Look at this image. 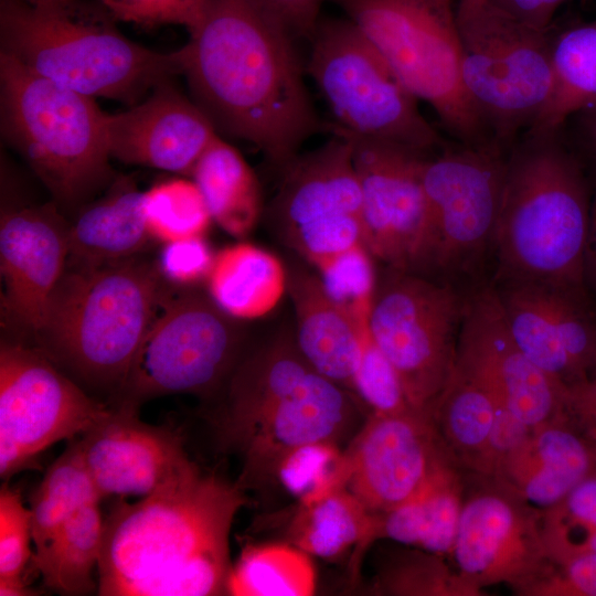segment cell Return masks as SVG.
<instances>
[{
    "label": "cell",
    "instance_id": "cell-28",
    "mask_svg": "<svg viewBox=\"0 0 596 596\" xmlns=\"http://www.w3.org/2000/svg\"><path fill=\"white\" fill-rule=\"evenodd\" d=\"M499 400L490 385L456 355L430 418L449 454L467 475L488 473Z\"/></svg>",
    "mask_w": 596,
    "mask_h": 596
},
{
    "label": "cell",
    "instance_id": "cell-9",
    "mask_svg": "<svg viewBox=\"0 0 596 596\" xmlns=\"http://www.w3.org/2000/svg\"><path fill=\"white\" fill-rule=\"evenodd\" d=\"M244 336L237 319L209 295L164 287L111 406L138 409L162 395L214 392L241 362Z\"/></svg>",
    "mask_w": 596,
    "mask_h": 596
},
{
    "label": "cell",
    "instance_id": "cell-14",
    "mask_svg": "<svg viewBox=\"0 0 596 596\" xmlns=\"http://www.w3.org/2000/svg\"><path fill=\"white\" fill-rule=\"evenodd\" d=\"M42 351L2 341L0 348V476L30 468L57 441L84 435L111 411Z\"/></svg>",
    "mask_w": 596,
    "mask_h": 596
},
{
    "label": "cell",
    "instance_id": "cell-17",
    "mask_svg": "<svg viewBox=\"0 0 596 596\" xmlns=\"http://www.w3.org/2000/svg\"><path fill=\"white\" fill-rule=\"evenodd\" d=\"M342 135L352 143L366 248L387 267L413 272L426 222L422 167L427 155Z\"/></svg>",
    "mask_w": 596,
    "mask_h": 596
},
{
    "label": "cell",
    "instance_id": "cell-30",
    "mask_svg": "<svg viewBox=\"0 0 596 596\" xmlns=\"http://www.w3.org/2000/svg\"><path fill=\"white\" fill-rule=\"evenodd\" d=\"M209 296L240 320L266 316L287 289V270L264 248L240 243L220 251L206 278Z\"/></svg>",
    "mask_w": 596,
    "mask_h": 596
},
{
    "label": "cell",
    "instance_id": "cell-10",
    "mask_svg": "<svg viewBox=\"0 0 596 596\" xmlns=\"http://www.w3.org/2000/svg\"><path fill=\"white\" fill-rule=\"evenodd\" d=\"M458 24L465 88L494 142L510 150L552 97V35L489 4Z\"/></svg>",
    "mask_w": 596,
    "mask_h": 596
},
{
    "label": "cell",
    "instance_id": "cell-12",
    "mask_svg": "<svg viewBox=\"0 0 596 596\" xmlns=\"http://www.w3.org/2000/svg\"><path fill=\"white\" fill-rule=\"evenodd\" d=\"M508 153L460 143L424 158L426 222L412 273L457 268L493 243Z\"/></svg>",
    "mask_w": 596,
    "mask_h": 596
},
{
    "label": "cell",
    "instance_id": "cell-43",
    "mask_svg": "<svg viewBox=\"0 0 596 596\" xmlns=\"http://www.w3.org/2000/svg\"><path fill=\"white\" fill-rule=\"evenodd\" d=\"M31 510L3 485L0 491V578L21 577L32 560Z\"/></svg>",
    "mask_w": 596,
    "mask_h": 596
},
{
    "label": "cell",
    "instance_id": "cell-33",
    "mask_svg": "<svg viewBox=\"0 0 596 596\" xmlns=\"http://www.w3.org/2000/svg\"><path fill=\"white\" fill-rule=\"evenodd\" d=\"M552 97L525 134L556 132L567 117L596 100V20L552 36Z\"/></svg>",
    "mask_w": 596,
    "mask_h": 596
},
{
    "label": "cell",
    "instance_id": "cell-19",
    "mask_svg": "<svg viewBox=\"0 0 596 596\" xmlns=\"http://www.w3.org/2000/svg\"><path fill=\"white\" fill-rule=\"evenodd\" d=\"M457 356L526 426L570 418V389L520 350L505 326L496 290L485 289L466 304Z\"/></svg>",
    "mask_w": 596,
    "mask_h": 596
},
{
    "label": "cell",
    "instance_id": "cell-40",
    "mask_svg": "<svg viewBox=\"0 0 596 596\" xmlns=\"http://www.w3.org/2000/svg\"><path fill=\"white\" fill-rule=\"evenodd\" d=\"M349 478L345 450L341 445L328 441L306 444L291 450L276 470V483L300 503L348 488Z\"/></svg>",
    "mask_w": 596,
    "mask_h": 596
},
{
    "label": "cell",
    "instance_id": "cell-16",
    "mask_svg": "<svg viewBox=\"0 0 596 596\" xmlns=\"http://www.w3.org/2000/svg\"><path fill=\"white\" fill-rule=\"evenodd\" d=\"M344 450L348 488L373 512L406 503L457 465L430 416L418 412L369 413Z\"/></svg>",
    "mask_w": 596,
    "mask_h": 596
},
{
    "label": "cell",
    "instance_id": "cell-48",
    "mask_svg": "<svg viewBox=\"0 0 596 596\" xmlns=\"http://www.w3.org/2000/svg\"><path fill=\"white\" fill-rule=\"evenodd\" d=\"M558 134L577 157L589 159L596 167V100L567 117Z\"/></svg>",
    "mask_w": 596,
    "mask_h": 596
},
{
    "label": "cell",
    "instance_id": "cell-4",
    "mask_svg": "<svg viewBox=\"0 0 596 596\" xmlns=\"http://www.w3.org/2000/svg\"><path fill=\"white\" fill-rule=\"evenodd\" d=\"M115 20L96 0H0V52L72 91L134 105L182 74L180 52L147 49Z\"/></svg>",
    "mask_w": 596,
    "mask_h": 596
},
{
    "label": "cell",
    "instance_id": "cell-25",
    "mask_svg": "<svg viewBox=\"0 0 596 596\" xmlns=\"http://www.w3.org/2000/svg\"><path fill=\"white\" fill-rule=\"evenodd\" d=\"M287 290L300 353L318 374L353 393L362 326L329 296L317 273L292 265L287 272Z\"/></svg>",
    "mask_w": 596,
    "mask_h": 596
},
{
    "label": "cell",
    "instance_id": "cell-50",
    "mask_svg": "<svg viewBox=\"0 0 596 596\" xmlns=\"http://www.w3.org/2000/svg\"><path fill=\"white\" fill-rule=\"evenodd\" d=\"M565 0H488L489 6L529 26L549 30L550 23Z\"/></svg>",
    "mask_w": 596,
    "mask_h": 596
},
{
    "label": "cell",
    "instance_id": "cell-54",
    "mask_svg": "<svg viewBox=\"0 0 596 596\" xmlns=\"http://www.w3.org/2000/svg\"><path fill=\"white\" fill-rule=\"evenodd\" d=\"M588 379L596 382V358L594 360V363L589 370V373H588Z\"/></svg>",
    "mask_w": 596,
    "mask_h": 596
},
{
    "label": "cell",
    "instance_id": "cell-51",
    "mask_svg": "<svg viewBox=\"0 0 596 596\" xmlns=\"http://www.w3.org/2000/svg\"><path fill=\"white\" fill-rule=\"evenodd\" d=\"M1 596H30L39 595V592L30 588L21 577L0 578Z\"/></svg>",
    "mask_w": 596,
    "mask_h": 596
},
{
    "label": "cell",
    "instance_id": "cell-42",
    "mask_svg": "<svg viewBox=\"0 0 596 596\" xmlns=\"http://www.w3.org/2000/svg\"><path fill=\"white\" fill-rule=\"evenodd\" d=\"M372 257L362 245L337 256L317 272L329 296L359 326L369 322L376 287Z\"/></svg>",
    "mask_w": 596,
    "mask_h": 596
},
{
    "label": "cell",
    "instance_id": "cell-29",
    "mask_svg": "<svg viewBox=\"0 0 596 596\" xmlns=\"http://www.w3.org/2000/svg\"><path fill=\"white\" fill-rule=\"evenodd\" d=\"M71 264H104L138 256L151 236L143 213V191L128 178L116 180L85 207L67 230Z\"/></svg>",
    "mask_w": 596,
    "mask_h": 596
},
{
    "label": "cell",
    "instance_id": "cell-11",
    "mask_svg": "<svg viewBox=\"0 0 596 596\" xmlns=\"http://www.w3.org/2000/svg\"><path fill=\"white\" fill-rule=\"evenodd\" d=\"M466 304L447 285L389 267L376 281L369 330L411 406L430 416L456 362Z\"/></svg>",
    "mask_w": 596,
    "mask_h": 596
},
{
    "label": "cell",
    "instance_id": "cell-53",
    "mask_svg": "<svg viewBox=\"0 0 596 596\" xmlns=\"http://www.w3.org/2000/svg\"><path fill=\"white\" fill-rule=\"evenodd\" d=\"M592 242L594 264L596 267V184L593 199H590V223H589V236L588 243Z\"/></svg>",
    "mask_w": 596,
    "mask_h": 596
},
{
    "label": "cell",
    "instance_id": "cell-8",
    "mask_svg": "<svg viewBox=\"0 0 596 596\" xmlns=\"http://www.w3.org/2000/svg\"><path fill=\"white\" fill-rule=\"evenodd\" d=\"M310 42L307 71L333 118L332 131L427 156L445 148L418 99L350 19L319 20Z\"/></svg>",
    "mask_w": 596,
    "mask_h": 596
},
{
    "label": "cell",
    "instance_id": "cell-49",
    "mask_svg": "<svg viewBox=\"0 0 596 596\" xmlns=\"http://www.w3.org/2000/svg\"><path fill=\"white\" fill-rule=\"evenodd\" d=\"M568 414L596 455V382L588 379L570 387Z\"/></svg>",
    "mask_w": 596,
    "mask_h": 596
},
{
    "label": "cell",
    "instance_id": "cell-37",
    "mask_svg": "<svg viewBox=\"0 0 596 596\" xmlns=\"http://www.w3.org/2000/svg\"><path fill=\"white\" fill-rule=\"evenodd\" d=\"M371 592L387 596H485L446 556L405 545L381 557Z\"/></svg>",
    "mask_w": 596,
    "mask_h": 596
},
{
    "label": "cell",
    "instance_id": "cell-44",
    "mask_svg": "<svg viewBox=\"0 0 596 596\" xmlns=\"http://www.w3.org/2000/svg\"><path fill=\"white\" fill-rule=\"evenodd\" d=\"M116 20L143 28L164 24L184 26L189 33L201 23L209 0H96Z\"/></svg>",
    "mask_w": 596,
    "mask_h": 596
},
{
    "label": "cell",
    "instance_id": "cell-46",
    "mask_svg": "<svg viewBox=\"0 0 596 596\" xmlns=\"http://www.w3.org/2000/svg\"><path fill=\"white\" fill-rule=\"evenodd\" d=\"M523 596H596V553L553 565Z\"/></svg>",
    "mask_w": 596,
    "mask_h": 596
},
{
    "label": "cell",
    "instance_id": "cell-32",
    "mask_svg": "<svg viewBox=\"0 0 596 596\" xmlns=\"http://www.w3.org/2000/svg\"><path fill=\"white\" fill-rule=\"evenodd\" d=\"M297 504L284 512L286 542L310 556L334 561L354 552L371 530L375 512L349 488L331 492L316 501Z\"/></svg>",
    "mask_w": 596,
    "mask_h": 596
},
{
    "label": "cell",
    "instance_id": "cell-26",
    "mask_svg": "<svg viewBox=\"0 0 596 596\" xmlns=\"http://www.w3.org/2000/svg\"><path fill=\"white\" fill-rule=\"evenodd\" d=\"M316 372L300 353L295 334L284 330L242 359L216 416L219 441L245 428L298 390Z\"/></svg>",
    "mask_w": 596,
    "mask_h": 596
},
{
    "label": "cell",
    "instance_id": "cell-52",
    "mask_svg": "<svg viewBox=\"0 0 596 596\" xmlns=\"http://www.w3.org/2000/svg\"><path fill=\"white\" fill-rule=\"evenodd\" d=\"M488 0H458L457 2V20L458 23L473 17L483 7H486Z\"/></svg>",
    "mask_w": 596,
    "mask_h": 596
},
{
    "label": "cell",
    "instance_id": "cell-21",
    "mask_svg": "<svg viewBox=\"0 0 596 596\" xmlns=\"http://www.w3.org/2000/svg\"><path fill=\"white\" fill-rule=\"evenodd\" d=\"M78 445L102 499L143 498L193 462L177 432L147 424L138 409L123 406H113Z\"/></svg>",
    "mask_w": 596,
    "mask_h": 596
},
{
    "label": "cell",
    "instance_id": "cell-34",
    "mask_svg": "<svg viewBox=\"0 0 596 596\" xmlns=\"http://www.w3.org/2000/svg\"><path fill=\"white\" fill-rule=\"evenodd\" d=\"M100 500L84 504L62 528L47 550L32 560L47 587L62 595L97 590L94 572L102 551L104 519Z\"/></svg>",
    "mask_w": 596,
    "mask_h": 596
},
{
    "label": "cell",
    "instance_id": "cell-22",
    "mask_svg": "<svg viewBox=\"0 0 596 596\" xmlns=\"http://www.w3.org/2000/svg\"><path fill=\"white\" fill-rule=\"evenodd\" d=\"M106 132L111 158L189 177L201 155L220 136L200 106L170 82L160 84L127 110L107 114Z\"/></svg>",
    "mask_w": 596,
    "mask_h": 596
},
{
    "label": "cell",
    "instance_id": "cell-2",
    "mask_svg": "<svg viewBox=\"0 0 596 596\" xmlns=\"http://www.w3.org/2000/svg\"><path fill=\"white\" fill-rule=\"evenodd\" d=\"M244 489L193 461L104 519L97 568L103 596L225 595L228 538Z\"/></svg>",
    "mask_w": 596,
    "mask_h": 596
},
{
    "label": "cell",
    "instance_id": "cell-23",
    "mask_svg": "<svg viewBox=\"0 0 596 596\" xmlns=\"http://www.w3.org/2000/svg\"><path fill=\"white\" fill-rule=\"evenodd\" d=\"M496 292L512 339L534 364L568 389L585 381L566 351L584 315L578 290L503 281Z\"/></svg>",
    "mask_w": 596,
    "mask_h": 596
},
{
    "label": "cell",
    "instance_id": "cell-36",
    "mask_svg": "<svg viewBox=\"0 0 596 596\" xmlns=\"http://www.w3.org/2000/svg\"><path fill=\"white\" fill-rule=\"evenodd\" d=\"M102 500L86 470L78 441L49 467L31 502L34 554L40 557L64 524L87 502Z\"/></svg>",
    "mask_w": 596,
    "mask_h": 596
},
{
    "label": "cell",
    "instance_id": "cell-35",
    "mask_svg": "<svg viewBox=\"0 0 596 596\" xmlns=\"http://www.w3.org/2000/svg\"><path fill=\"white\" fill-rule=\"evenodd\" d=\"M317 573L311 556L288 542L244 546L225 583L232 596H310Z\"/></svg>",
    "mask_w": 596,
    "mask_h": 596
},
{
    "label": "cell",
    "instance_id": "cell-27",
    "mask_svg": "<svg viewBox=\"0 0 596 596\" xmlns=\"http://www.w3.org/2000/svg\"><path fill=\"white\" fill-rule=\"evenodd\" d=\"M466 477L460 467L449 466L406 503L376 512L364 542L352 554L351 565L359 566L366 549L381 539L450 557L465 499Z\"/></svg>",
    "mask_w": 596,
    "mask_h": 596
},
{
    "label": "cell",
    "instance_id": "cell-47",
    "mask_svg": "<svg viewBox=\"0 0 596 596\" xmlns=\"http://www.w3.org/2000/svg\"><path fill=\"white\" fill-rule=\"evenodd\" d=\"M269 18L279 24L294 40H310L318 22L323 2L329 0H253Z\"/></svg>",
    "mask_w": 596,
    "mask_h": 596
},
{
    "label": "cell",
    "instance_id": "cell-20",
    "mask_svg": "<svg viewBox=\"0 0 596 596\" xmlns=\"http://www.w3.org/2000/svg\"><path fill=\"white\" fill-rule=\"evenodd\" d=\"M67 230L52 205L12 206L1 212L2 309L18 329L35 337L67 267Z\"/></svg>",
    "mask_w": 596,
    "mask_h": 596
},
{
    "label": "cell",
    "instance_id": "cell-24",
    "mask_svg": "<svg viewBox=\"0 0 596 596\" xmlns=\"http://www.w3.org/2000/svg\"><path fill=\"white\" fill-rule=\"evenodd\" d=\"M595 469L592 446L571 418H565L532 428L489 479L542 511Z\"/></svg>",
    "mask_w": 596,
    "mask_h": 596
},
{
    "label": "cell",
    "instance_id": "cell-39",
    "mask_svg": "<svg viewBox=\"0 0 596 596\" xmlns=\"http://www.w3.org/2000/svg\"><path fill=\"white\" fill-rule=\"evenodd\" d=\"M143 213L151 236L163 244L203 237L213 221L198 185L184 178L163 180L143 191Z\"/></svg>",
    "mask_w": 596,
    "mask_h": 596
},
{
    "label": "cell",
    "instance_id": "cell-7",
    "mask_svg": "<svg viewBox=\"0 0 596 596\" xmlns=\"http://www.w3.org/2000/svg\"><path fill=\"white\" fill-rule=\"evenodd\" d=\"M329 1L345 12L459 143L496 145L462 82L455 0Z\"/></svg>",
    "mask_w": 596,
    "mask_h": 596
},
{
    "label": "cell",
    "instance_id": "cell-31",
    "mask_svg": "<svg viewBox=\"0 0 596 596\" xmlns=\"http://www.w3.org/2000/svg\"><path fill=\"white\" fill-rule=\"evenodd\" d=\"M190 177L213 221L236 237L251 233L262 214V193L254 171L235 147L217 136Z\"/></svg>",
    "mask_w": 596,
    "mask_h": 596
},
{
    "label": "cell",
    "instance_id": "cell-1",
    "mask_svg": "<svg viewBox=\"0 0 596 596\" xmlns=\"http://www.w3.org/2000/svg\"><path fill=\"white\" fill-rule=\"evenodd\" d=\"M179 52L217 132L253 143L278 169L319 129L294 39L253 0H209Z\"/></svg>",
    "mask_w": 596,
    "mask_h": 596
},
{
    "label": "cell",
    "instance_id": "cell-6",
    "mask_svg": "<svg viewBox=\"0 0 596 596\" xmlns=\"http://www.w3.org/2000/svg\"><path fill=\"white\" fill-rule=\"evenodd\" d=\"M0 106L3 137L56 201L77 203L109 177L107 113L93 97L0 52Z\"/></svg>",
    "mask_w": 596,
    "mask_h": 596
},
{
    "label": "cell",
    "instance_id": "cell-3",
    "mask_svg": "<svg viewBox=\"0 0 596 596\" xmlns=\"http://www.w3.org/2000/svg\"><path fill=\"white\" fill-rule=\"evenodd\" d=\"M590 195L579 158L558 131L511 147L493 244L503 281L582 290Z\"/></svg>",
    "mask_w": 596,
    "mask_h": 596
},
{
    "label": "cell",
    "instance_id": "cell-13",
    "mask_svg": "<svg viewBox=\"0 0 596 596\" xmlns=\"http://www.w3.org/2000/svg\"><path fill=\"white\" fill-rule=\"evenodd\" d=\"M281 172L268 217L288 247L319 270L365 245L361 190L347 136L332 131L331 139L298 155Z\"/></svg>",
    "mask_w": 596,
    "mask_h": 596
},
{
    "label": "cell",
    "instance_id": "cell-5",
    "mask_svg": "<svg viewBox=\"0 0 596 596\" xmlns=\"http://www.w3.org/2000/svg\"><path fill=\"white\" fill-rule=\"evenodd\" d=\"M163 280L158 264L138 256L67 263L36 336L41 351L114 401L156 313Z\"/></svg>",
    "mask_w": 596,
    "mask_h": 596
},
{
    "label": "cell",
    "instance_id": "cell-38",
    "mask_svg": "<svg viewBox=\"0 0 596 596\" xmlns=\"http://www.w3.org/2000/svg\"><path fill=\"white\" fill-rule=\"evenodd\" d=\"M541 533L553 565L596 553V469L541 511Z\"/></svg>",
    "mask_w": 596,
    "mask_h": 596
},
{
    "label": "cell",
    "instance_id": "cell-15",
    "mask_svg": "<svg viewBox=\"0 0 596 596\" xmlns=\"http://www.w3.org/2000/svg\"><path fill=\"white\" fill-rule=\"evenodd\" d=\"M450 558L480 590L503 584L524 592L553 567L541 533V511L489 478L469 475Z\"/></svg>",
    "mask_w": 596,
    "mask_h": 596
},
{
    "label": "cell",
    "instance_id": "cell-41",
    "mask_svg": "<svg viewBox=\"0 0 596 596\" xmlns=\"http://www.w3.org/2000/svg\"><path fill=\"white\" fill-rule=\"evenodd\" d=\"M353 393L369 413L394 415L416 412L406 397L394 366L375 343L369 323L361 327V352Z\"/></svg>",
    "mask_w": 596,
    "mask_h": 596
},
{
    "label": "cell",
    "instance_id": "cell-45",
    "mask_svg": "<svg viewBox=\"0 0 596 596\" xmlns=\"http://www.w3.org/2000/svg\"><path fill=\"white\" fill-rule=\"evenodd\" d=\"M158 267L164 280L179 286H191L206 280L215 255L204 237H192L164 243Z\"/></svg>",
    "mask_w": 596,
    "mask_h": 596
},
{
    "label": "cell",
    "instance_id": "cell-18",
    "mask_svg": "<svg viewBox=\"0 0 596 596\" xmlns=\"http://www.w3.org/2000/svg\"><path fill=\"white\" fill-rule=\"evenodd\" d=\"M356 400L349 390L313 372L298 390L220 443L242 461L237 483L245 490L276 482L279 462L302 445H341L358 419Z\"/></svg>",
    "mask_w": 596,
    "mask_h": 596
}]
</instances>
